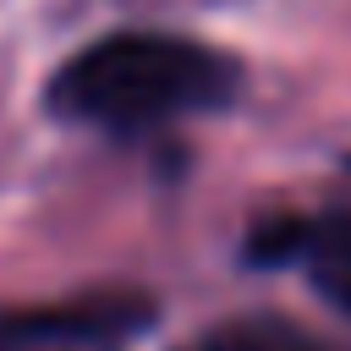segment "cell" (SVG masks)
Here are the masks:
<instances>
[{
  "instance_id": "cell-2",
  "label": "cell",
  "mask_w": 351,
  "mask_h": 351,
  "mask_svg": "<svg viewBox=\"0 0 351 351\" xmlns=\"http://www.w3.org/2000/svg\"><path fill=\"white\" fill-rule=\"evenodd\" d=\"M154 318L148 296L132 291H93L49 307L0 313V351H121Z\"/></svg>"
},
{
  "instance_id": "cell-3",
  "label": "cell",
  "mask_w": 351,
  "mask_h": 351,
  "mask_svg": "<svg viewBox=\"0 0 351 351\" xmlns=\"http://www.w3.org/2000/svg\"><path fill=\"white\" fill-rule=\"evenodd\" d=\"M252 258L258 263H302L313 274V285L351 313V214H329L313 225H274L252 236Z\"/></svg>"
},
{
  "instance_id": "cell-1",
  "label": "cell",
  "mask_w": 351,
  "mask_h": 351,
  "mask_svg": "<svg viewBox=\"0 0 351 351\" xmlns=\"http://www.w3.org/2000/svg\"><path fill=\"white\" fill-rule=\"evenodd\" d=\"M230 99L236 60L186 33H104L77 49L44 88L49 115L115 137L159 132Z\"/></svg>"
},
{
  "instance_id": "cell-4",
  "label": "cell",
  "mask_w": 351,
  "mask_h": 351,
  "mask_svg": "<svg viewBox=\"0 0 351 351\" xmlns=\"http://www.w3.org/2000/svg\"><path fill=\"white\" fill-rule=\"evenodd\" d=\"M214 351H318V346H307L302 335H291V329H274V324H252V329H230V335H219V346Z\"/></svg>"
}]
</instances>
